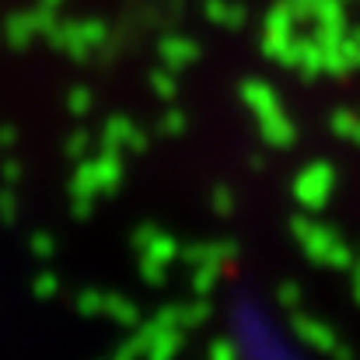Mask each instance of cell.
I'll list each match as a JSON object with an SVG mask.
<instances>
[{
	"label": "cell",
	"mask_w": 360,
	"mask_h": 360,
	"mask_svg": "<svg viewBox=\"0 0 360 360\" xmlns=\"http://www.w3.org/2000/svg\"><path fill=\"white\" fill-rule=\"evenodd\" d=\"M98 42H102V28H98V25H88V28L74 25V28H67V35H63V46H67L70 53H77V56L98 49Z\"/></svg>",
	"instance_id": "7a4b0ae2"
},
{
	"label": "cell",
	"mask_w": 360,
	"mask_h": 360,
	"mask_svg": "<svg viewBox=\"0 0 360 360\" xmlns=\"http://www.w3.org/2000/svg\"><path fill=\"white\" fill-rule=\"evenodd\" d=\"M116 175H120V161L116 158H102L95 165H84L81 168V179H77V193L81 189L84 193H105L116 182Z\"/></svg>",
	"instance_id": "6da1fadb"
}]
</instances>
